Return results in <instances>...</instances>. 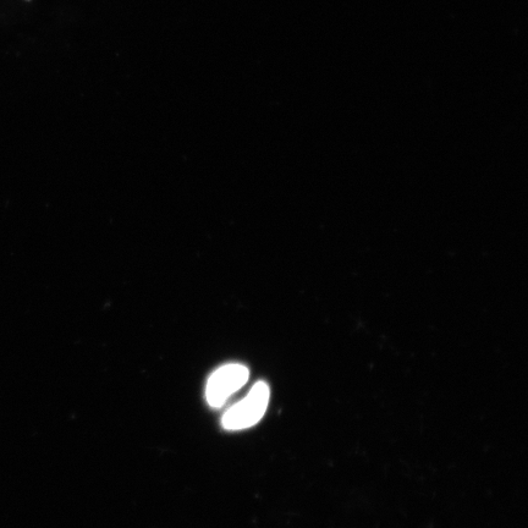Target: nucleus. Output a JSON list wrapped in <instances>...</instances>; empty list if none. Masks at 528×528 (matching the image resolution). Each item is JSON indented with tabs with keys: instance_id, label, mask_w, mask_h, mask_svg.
<instances>
[{
	"instance_id": "nucleus-1",
	"label": "nucleus",
	"mask_w": 528,
	"mask_h": 528,
	"mask_svg": "<svg viewBox=\"0 0 528 528\" xmlns=\"http://www.w3.org/2000/svg\"><path fill=\"white\" fill-rule=\"evenodd\" d=\"M269 396L271 390L267 383L258 382L253 385L249 395L224 415L223 427L228 431H240L255 426L266 414Z\"/></svg>"
},
{
	"instance_id": "nucleus-2",
	"label": "nucleus",
	"mask_w": 528,
	"mask_h": 528,
	"mask_svg": "<svg viewBox=\"0 0 528 528\" xmlns=\"http://www.w3.org/2000/svg\"><path fill=\"white\" fill-rule=\"evenodd\" d=\"M249 377V370L239 363H230V365L220 367L208 379L206 388L208 404L212 407L223 406L231 395L244 387Z\"/></svg>"
}]
</instances>
